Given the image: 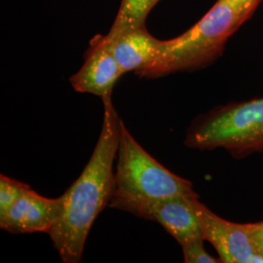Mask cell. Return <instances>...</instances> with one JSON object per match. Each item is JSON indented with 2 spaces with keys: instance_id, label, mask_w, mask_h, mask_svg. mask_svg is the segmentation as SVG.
<instances>
[{
  "instance_id": "1",
  "label": "cell",
  "mask_w": 263,
  "mask_h": 263,
  "mask_svg": "<svg viewBox=\"0 0 263 263\" xmlns=\"http://www.w3.org/2000/svg\"><path fill=\"white\" fill-rule=\"evenodd\" d=\"M104 120L100 138L82 174L65 192L63 211L48 232L65 263L81 261L85 243L96 218L112 199L120 121L111 97L103 99Z\"/></svg>"
},
{
  "instance_id": "2",
  "label": "cell",
  "mask_w": 263,
  "mask_h": 263,
  "mask_svg": "<svg viewBox=\"0 0 263 263\" xmlns=\"http://www.w3.org/2000/svg\"><path fill=\"white\" fill-rule=\"evenodd\" d=\"M254 11L230 0H217L187 31L178 37L162 40L157 56L136 74L142 78H157L207 66L222 54L228 38Z\"/></svg>"
},
{
  "instance_id": "3",
  "label": "cell",
  "mask_w": 263,
  "mask_h": 263,
  "mask_svg": "<svg viewBox=\"0 0 263 263\" xmlns=\"http://www.w3.org/2000/svg\"><path fill=\"white\" fill-rule=\"evenodd\" d=\"M115 185L109 206L141 217L144 209L167 198L199 197L192 183L157 162L120 121Z\"/></svg>"
},
{
  "instance_id": "4",
  "label": "cell",
  "mask_w": 263,
  "mask_h": 263,
  "mask_svg": "<svg viewBox=\"0 0 263 263\" xmlns=\"http://www.w3.org/2000/svg\"><path fill=\"white\" fill-rule=\"evenodd\" d=\"M184 144L197 151L223 148L235 158L263 152V98L201 115L189 127Z\"/></svg>"
},
{
  "instance_id": "5",
  "label": "cell",
  "mask_w": 263,
  "mask_h": 263,
  "mask_svg": "<svg viewBox=\"0 0 263 263\" xmlns=\"http://www.w3.org/2000/svg\"><path fill=\"white\" fill-rule=\"evenodd\" d=\"M205 241L216 249L220 262L263 263V254L252 233V223H236L216 216L209 208L193 198Z\"/></svg>"
},
{
  "instance_id": "6",
  "label": "cell",
  "mask_w": 263,
  "mask_h": 263,
  "mask_svg": "<svg viewBox=\"0 0 263 263\" xmlns=\"http://www.w3.org/2000/svg\"><path fill=\"white\" fill-rule=\"evenodd\" d=\"M62 211V196L44 197L30 188L5 214L0 215V227L14 234L48 233L59 220Z\"/></svg>"
},
{
  "instance_id": "7",
  "label": "cell",
  "mask_w": 263,
  "mask_h": 263,
  "mask_svg": "<svg viewBox=\"0 0 263 263\" xmlns=\"http://www.w3.org/2000/svg\"><path fill=\"white\" fill-rule=\"evenodd\" d=\"M123 74L104 35H97L91 40L83 66L70 77V83L76 92L103 100L112 96L114 84Z\"/></svg>"
},
{
  "instance_id": "8",
  "label": "cell",
  "mask_w": 263,
  "mask_h": 263,
  "mask_svg": "<svg viewBox=\"0 0 263 263\" xmlns=\"http://www.w3.org/2000/svg\"><path fill=\"white\" fill-rule=\"evenodd\" d=\"M193 198L199 197L177 196L156 201L144 209L141 217L158 222L180 246L204 239Z\"/></svg>"
},
{
  "instance_id": "9",
  "label": "cell",
  "mask_w": 263,
  "mask_h": 263,
  "mask_svg": "<svg viewBox=\"0 0 263 263\" xmlns=\"http://www.w3.org/2000/svg\"><path fill=\"white\" fill-rule=\"evenodd\" d=\"M123 73L139 71L157 56L161 41L148 32L145 26L115 36L104 35Z\"/></svg>"
},
{
  "instance_id": "10",
  "label": "cell",
  "mask_w": 263,
  "mask_h": 263,
  "mask_svg": "<svg viewBox=\"0 0 263 263\" xmlns=\"http://www.w3.org/2000/svg\"><path fill=\"white\" fill-rule=\"evenodd\" d=\"M160 0H122L107 36L145 26V20Z\"/></svg>"
},
{
  "instance_id": "11",
  "label": "cell",
  "mask_w": 263,
  "mask_h": 263,
  "mask_svg": "<svg viewBox=\"0 0 263 263\" xmlns=\"http://www.w3.org/2000/svg\"><path fill=\"white\" fill-rule=\"evenodd\" d=\"M30 186L11 179L4 175L0 176V215L5 214L20 198L22 197Z\"/></svg>"
},
{
  "instance_id": "12",
  "label": "cell",
  "mask_w": 263,
  "mask_h": 263,
  "mask_svg": "<svg viewBox=\"0 0 263 263\" xmlns=\"http://www.w3.org/2000/svg\"><path fill=\"white\" fill-rule=\"evenodd\" d=\"M204 239L192 240L181 245L183 261L186 263H216L220 262L219 258H216L208 254L204 247Z\"/></svg>"
},
{
  "instance_id": "13",
  "label": "cell",
  "mask_w": 263,
  "mask_h": 263,
  "mask_svg": "<svg viewBox=\"0 0 263 263\" xmlns=\"http://www.w3.org/2000/svg\"><path fill=\"white\" fill-rule=\"evenodd\" d=\"M252 233L258 249L263 254V221L252 223Z\"/></svg>"
},
{
  "instance_id": "14",
  "label": "cell",
  "mask_w": 263,
  "mask_h": 263,
  "mask_svg": "<svg viewBox=\"0 0 263 263\" xmlns=\"http://www.w3.org/2000/svg\"><path fill=\"white\" fill-rule=\"evenodd\" d=\"M230 1H233L236 3H240V4H244L246 6H249V7H252V8L255 9L260 0H230Z\"/></svg>"
}]
</instances>
